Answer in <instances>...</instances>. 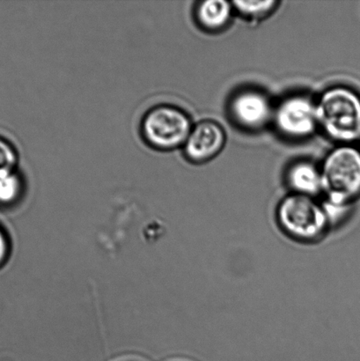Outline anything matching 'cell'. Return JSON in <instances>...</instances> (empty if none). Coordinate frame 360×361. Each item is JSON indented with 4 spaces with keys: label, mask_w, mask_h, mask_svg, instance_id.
<instances>
[{
    "label": "cell",
    "mask_w": 360,
    "mask_h": 361,
    "mask_svg": "<svg viewBox=\"0 0 360 361\" xmlns=\"http://www.w3.org/2000/svg\"><path fill=\"white\" fill-rule=\"evenodd\" d=\"M278 229L292 242L313 245L331 232L321 198L289 193L275 210Z\"/></svg>",
    "instance_id": "obj_1"
},
{
    "label": "cell",
    "mask_w": 360,
    "mask_h": 361,
    "mask_svg": "<svg viewBox=\"0 0 360 361\" xmlns=\"http://www.w3.org/2000/svg\"><path fill=\"white\" fill-rule=\"evenodd\" d=\"M318 127L341 145L360 140V95L350 87L328 88L316 101Z\"/></svg>",
    "instance_id": "obj_2"
},
{
    "label": "cell",
    "mask_w": 360,
    "mask_h": 361,
    "mask_svg": "<svg viewBox=\"0 0 360 361\" xmlns=\"http://www.w3.org/2000/svg\"><path fill=\"white\" fill-rule=\"evenodd\" d=\"M320 169L322 198L354 204L360 197V149L340 145L326 155Z\"/></svg>",
    "instance_id": "obj_3"
},
{
    "label": "cell",
    "mask_w": 360,
    "mask_h": 361,
    "mask_svg": "<svg viewBox=\"0 0 360 361\" xmlns=\"http://www.w3.org/2000/svg\"><path fill=\"white\" fill-rule=\"evenodd\" d=\"M192 127V120L183 109L171 104H160L144 114L140 132L148 146L168 152L185 146Z\"/></svg>",
    "instance_id": "obj_4"
},
{
    "label": "cell",
    "mask_w": 360,
    "mask_h": 361,
    "mask_svg": "<svg viewBox=\"0 0 360 361\" xmlns=\"http://www.w3.org/2000/svg\"><path fill=\"white\" fill-rule=\"evenodd\" d=\"M273 121L282 135L306 139L319 128L316 101L308 95H291L275 107Z\"/></svg>",
    "instance_id": "obj_5"
},
{
    "label": "cell",
    "mask_w": 360,
    "mask_h": 361,
    "mask_svg": "<svg viewBox=\"0 0 360 361\" xmlns=\"http://www.w3.org/2000/svg\"><path fill=\"white\" fill-rule=\"evenodd\" d=\"M274 109L269 97L256 90L238 92L229 104L235 122L242 128L249 130H261L273 121Z\"/></svg>",
    "instance_id": "obj_6"
},
{
    "label": "cell",
    "mask_w": 360,
    "mask_h": 361,
    "mask_svg": "<svg viewBox=\"0 0 360 361\" xmlns=\"http://www.w3.org/2000/svg\"><path fill=\"white\" fill-rule=\"evenodd\" d=\"M227 135L220 123L204 120L193 126L185 146V155L193 164H203L217 157L223 149Z\"/></svg>",
    "instance_id": "obj_7"
},
{
    "label": "cell",
    "mask_w": 360,
    "mask_h": 361,
    "mask_svg": "<svg viewBox=\"0 0 360 361\" xmlns=\"http://www.w3.org/2000/svg\"><path fill=\"white\" fill-rule=\"evenodd\" d=\"M287 184L290 193L316 198L323 196L322 173L318 166L310 161H299L289 168Z\"/></svg>",
    "instance_id": "obj_8"
},
{
    "label": "cell",
    "mask_w": 360,
    "mask_h": 361,
    "mask_svg": "<svg viewBox=\"0 0 360 361\" xmlns=\"http://www.w3.org/2000/svg\"><path fill=\"white\" fill-rule=\"evenodd\" d=\"M235 12L232 2L225 0H206L196 9L197 23L208 31H220L228 26Z\"/></svg>",
    "instance_id": "obj_9"
},
{
    "label": "cell",
    "mask_w": 360,
    "mask_h": 361,
    "mask_svg": "<svg viewBox=\"0 0 360 361\" xmlns=\"http://www.w3.org/2000/svg\"><path fill=\"white\" fill-rule=\"evenodd\" d=\"M232 4L235 12L244 17L245 19L259 20L273 13L280 2L266 0V1H234Z\"/></svg>",
    "instance_id": "obj_10"
},
{
    "label": "cell",
    "mask_w": 360,
    "mask_h": 361,
    "mask_svg": "<svg viewBox=\"0 0 360 361\" xmlns=\"http://www.w3.org/2000/svg\"><path fill=\"white\" fill-rule=\"evenodd\" d=\"M23 184L16 171L0 173V205L16 203L23 192Z\"/></svg>",
    "instance_id": "obj_11"
},
{
    "label": "cell",
    "mask_w": 360,
    "mask_h": 361,
    "mask_svg": "<svg viewBox=\"0 0 360 361\" xmlns=\"http://www.w3.org/2000/svg\"><path fill=\"white\" fill-rule=\"evenodd\" d=\"M331 231L340 229L347 224L354 212V203L337 202L321 198Z\"/></svg>",
    "instance_id": "obj_12"
},
{
    "label": "cell",
    "mask_w": 360,
    "mask_h": 361,
    "mask_svg": "<svg viewBox=\"0 0 360 361\" xmlns=\"http://www.w3.org/2000/svg\"><path fill=\"white\" fill-rule=\"evenodd\" d=\"M18 154L12 144L0 137V173L15 171Z\"/></svg>",
    "instance_id": "obj_13"
},
{
    "label": "cell",
    "mask_w": 360,
    "mask_h": 361,
    "mask_svg": "<svg viewBox=\"0 0 360 361\" xmlns=\"http://www.w3.org/2000/svg\"><path fill=\"white\" fill-rule=\"evenodd\" d=\"M10 254V242L6 233L0 226V267L5 264Z\"/></svg>",
    "instance_id": "obj_14"
}]
</instances>
